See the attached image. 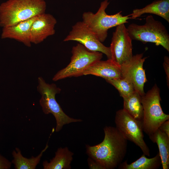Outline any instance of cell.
Instances as JSON below:
<instances>
[{
	"label": "cell",
	"mask_w": 169,
	"mask_h": 169,
	"mask_svg": "<svg viewBox=\"0 0 169 169\" xmlns=\"http://www.w3.org/2000/svg\"><path fill=\"white\" fill-rule=\"evenodd\" d=\"M104 139L93 146L86 145V153L103 169H114L122 162L127 151V141L115 127L105 126Z\"/></svg>",
	"instance_id": "cell-1"
},
{
	"label": "cell",
	"mask_w": 169,
	"mask_h": 169,
	"mask_svg": "<svg viewBox=\"0 0 169 169\" xmlns=\"http://www.w3.org/2000/svg\"><path fill=\"white\" fill-rule=\"evenodd\" d=\"M44 0H8L0 4V26L3 28L45 13Z\"/></svg>",
	"instance_id": "cell-2"
},
{
	"label": "cell",
	"mask_w": 169,
	"mask_h": 169,
	"mask_svg": "<svg viewBox=\"0 0 169 169\" xmlns=\"http://www.w3.org/2000/svg\"><path fill=\"white\" fill-rule=\"evenodd\" d=\"M109 3L108 0H104L101 3L95 13L90 11L85 12L82 16V21L102 43L106 39L109 29L127 23V20L130 18L129 15L123 16L121 11L113 15L108 14L105 10Z\"/></svg>",
	"instance_id": "cell-3"
},
{
	"label": "cell",
	"mask_w": 169,
	"mask_h": 169,
	"mask_svg": "<svg viewBox=\"0 0 169 169\" xmlns=\"http://www.w3.org/2000/svg\"><path fill=\"white\" fill-rule=\"evenodd\" d=\"M37 90L41 95L39 104L43 112L45 114H52L56 121L55 131H60L63 126L72 123L80 122L81 119L71 118L63 111L55 99V95L59 93L61 89L54 83L46 82L41 77L38 78Z\"/></svg>",
	"instance_id": "cell-4"
},
{
	"label": "cell",
	"mask_w": 169,
	"mask_h": 169,
	"mask_svg": "<svg viewBox=\"0 0 169 169\" xmlns=\"http://www.w3.org/2000/svg\"><path fill=\"white\" fill-rule=\"evenodd\" d=\"M161 100L160 90L156 84L141 96L143 109L142 128L148 136L156 131L163 122L169 120V115L164 113L161 109Z\"/></svg>",
	"instance_id": "cell-5"
},
{
	"label": "cell",
	"mask_w": 169,
	"mask_h": 169,
	"mask_svg": "<svg viewBox=\"0 0 169 169\" xmlns=\"http://www.w3.org/2000/svg\"><path fill=\"white\" fill-rule=\"evenodd\" d=\"M142 25L132 23L127 28L131 39L161 45L169 52V34L165 26L151 15L146 18Z\"/></svg>",
	"instance_id": "cell-6"
},
{
	"label": "cell",
	"mask_w": 169,
	"mask_h": 169,
	"mask_svg": "<svg viewBox=\"0 0 169 169\" xmlns=\"http://www.w3.org/2000/svg\"><path fill=\"white\" fill-rule=\"evenodd\" d=\"M71 53L69 64L55 74L53 80L57 81L68 77L83 75L84 71L88 67L101 60L103 54L90 51L79 43L73 47Z\"/></svg>",
	"instance_id": "cell-7"
},
{
	"label": "cell",
	"mask_w": 169,
	"mask_h": 169,
	"mask_svg": "<svg viewBox=\"0 0 169 169\" xmlns=\"http://www.w3.org/2000/svg\"><path fill=\"white\" fill-rule=\"evenodd\" d=\"M115 127L127 140L134 143L145 156H150V150L144 141L141 122L134 118L123 109L116 112Z\"/></svg>",
	"instance_id": "cell-8"
},
{
	"label": "cell",
	"mask_w": 169,
	"mask_h": 169,
	"mask_svg": "<svg viewBox=\"0 0 169 169\" xmlns=\"http://www.w3.org/2000/svg\"><path fill=\"white\" fill-rule=\"evenodd\" d=\"M125 23L116 26L110 48L111 59L120 66L132 57V40Z\"/></svg>",
	"instance_id": "cell-9"
},
{
	"label": "cell",
	"mask_w": 169,
	"mask_h": 169,
	"mask_svg": "<svg viewBox=\"0 0 169 169\" xmlns=\"http://www.w3.org/2000/svg\"><path fill=\"white\" fill-rule=\"evenodd\" d=\"M75 41L88 50L105 54L108 59H111L110 47L105 46L94 33L82 21H78L72 27L71 31L64 41Z\"/></svg>",
	"instance_id": "cell-10"
},
{
	"label": "cell",
	"mask_w": 169,
	"mask_h": 169,
	"mask_svg": "<svg viewBox=\"0 0 169 169\" xmlns=\"http://www.w3.org/2000/svg\"><path fill=\"white\" fill-rule=\"evenodd\" d=\"M147 57H143V54L133 55L128 61L120 66L121 78L130 82L135 90L141 96L145 93L144 87L147 81L143 65Z\"/></svg>",
	"instance_id": "cell-11"
},
{
	"label": "cell",
	"mask_w": 169,
	"mask_h": 169,
	"mask_svg": "<svg viewBox=\"0 0 169 169\" xmlns=\"http://www.w3.org/2000/svg\"><path fill=\"white\" fill-rule=\"evenodd\" d=\"M57 21L49 13H44L38 16L33 23L30 28L31 43L38 44L48 37L54 35Z\"/></svg>",
	"instance_id": "cell-12"
},
{
	"label": "cell",
	"mask_w": 169,
	"mask_h": 169,
	"mask_svg": "<svg viewBox=\"0 0 169 169\" xmlns=\"http://www.w3.org/2000/svg\"><path fill=\"white\" fill-rule=\"evenodd\" d=\"M38 16L21 21L14 25L3 28L1 38L14 39L27 46L31 47L30 28L33 23Z\"/></svg>",
	"instance_id": "cell-13"
},
{
	"label": "cell",
	"mask_w": 169,
	"mask_h": 169,
	"mask_svg": "<svg viewBox=\"0 0 169 169\" xmlns=\"http://www.w3.org/2000/svg\"><path fill=\"white\" fill-rule=\"evenodd\" d=\"M93 75L105 79L121 78L120 66L111 59L99 60L88 67L83 75Z\"/></svg>",
	"instance_id": "cell-14"
},
{
	"label": "cell",
	"mask_w": 169,
	"mask_h": 169,
	"mask_svg": "<svg viewBox=\"0 0 169 169\" xmlns=\"http://www.w3.org/2000/svg\"><path fill=\"white\" fill-rule=\"evenodd\" d=\"M145 13L156 15L169 23V0H155L142 8L134 9L129 15L134 19Z\"/></svg>",
	"instance_id": "cell-15"
},
{
	"label": "cell",
	"mask_w": 169,
	"mask_h": 169,
	"mask_svg": "<svg viewBox=\"0 0 169 169\" xmlns=\"http://www.w3.org/2000/svg\"><path fill=\"white\" fill-rule=\"evenodd\" d=\"M73 152L67 147L59 148L55 152L54 157L49 162H43L44 169H70L73 160Z\"/></svg>",
	"instance_id": "cell-16"
},
{
	"label": "cell",
	"mask_w": 169,
	"mask_h": 169,
	"mask_svg": "<svg viewBox=\"0 0 169 169\" xmlns=\"http://www.w3.org/2000/svg\"><path fill=\"white\" fill-rule=\"evenodd\" d=\"M149 136L150 139L157 145L163 169H168L169 137L159 129Z\"/></svg>",
	"instance_id": "cell-17"
},
{
	"label": "cell",
	"mask_w": 169,
	"mask_h": 169,
	"mask_svg": "<svg viewBox=\"0 0 169 169\" xmlns=\"http://www.w3.org/2000/svg\"><path fill=\"white\" fill-rule=\"evenodd\" d=\"M48 147L47 143L44 149L39 155L35 157L32 156L29 158L23 156L20 149L16 148L12 153L13 159L11 162L14 165L15 169H35L39 163L43 153Z\"/></svg>",
	"instance_id": "cell-18"
},
{
	"label": "cell",
	"mask_w": 169,
	"mask_h": 169,
	"mask_svg": "<svg viewBox=\"0 0 169 169\" xmlns=\"http://www.w3.org/2000/svg\"><path fill=\"white\" fill-rule=\"evenodd\" d=\"M161 165L159 154L152 158H148L143 154L138 159L130 164L127 161L122 162L118 166L120 169H157Z\"/></svg>",
	"instance_id": "cell-19"
},
{
	"label": "cell",
	"mask_w": 169,
	"mask_h": 169,
	"mask_svg": "<svg viewBox=\"0 0 169 169\" xmlns=\"http://www.w3.org/2000/svg\"><path fill=\"white\" fill-rule=\"evenodd\" d=\"M123 98V109L134 118L141 122L143 109L141 102V96L135 91L129 96Z\"/></svg>",
	"instance_id": "cell-20"
},
{
	"label": "cell",
	"mask_w": 169,
	"mask_h": 169,
	"mask_svg": "<svg viewBox=\"0 0 169 169\" xmlns=\"http://www.w3.org/2000/svg\"><path fill=\"white\" fill-rule=\"evenodd\" d=\"M105 80L117 89L122 98L129 96L135 91L133 84L125 79L120 78Z\"/></svg>",
	"instance_id": "cell-21"
},
{
	"label": "cell",
	"mask_w": 169,
	"mask_h": 169,
	"mask_svg": "<svg viewBox=\"0 0 169 169\" xmlns=\"http://www.w3.org/2000/svg\"><path fill=\"white\" fill-rule=\"evenodd\" d=\"M12 162L0 154V169H9Z\"/></svg>",
	"instance_id": "cell-22"
},
{
	"label": "cell",
	"mask_w": 169,
	"mask_h": 169,
	"mask_svg": "<svg viewBox=\"0 0 169 169\" xmlns=\"http://www.w3.org/2000/svg\"><path fill=\"white\" fill-rule=\"evenodd\" d=\"M163 66L166 74L167 84L169 87V58L167 56L164 57Z\"/></svg>",
	"instance_id": "cell-23"
},
{
	"label": "cell",
	"mask_w": 169,
	"mask_h": 169,
	"mask_svg": "<svg viewBox=\"0 0 169 169\" xmlns=\"http://www.w3.org/2000/svg\"><path fill=\"white\" fill-rule=\"evenodd\" d=\"M87 162L89 167L90 169H103L98 163L90 157L88 158Z\"/></svg>",
	"instance_id": "cell-24"
},
{
	"label": "cell",
	"mask_w": 169,
	"mask_h": 169,
	"mask_svg": "<svg viewBox=\"0 0 169 169\" xmlns=\"http://www.w3.org/2000/svg\"><path fill=\"white\" fill-rule=\"evenodd\" d=\"M158 129L169 137V120H166L163 122Z\"/></svg>",
	"instance_id": "cell-25"
}]
</instances>
